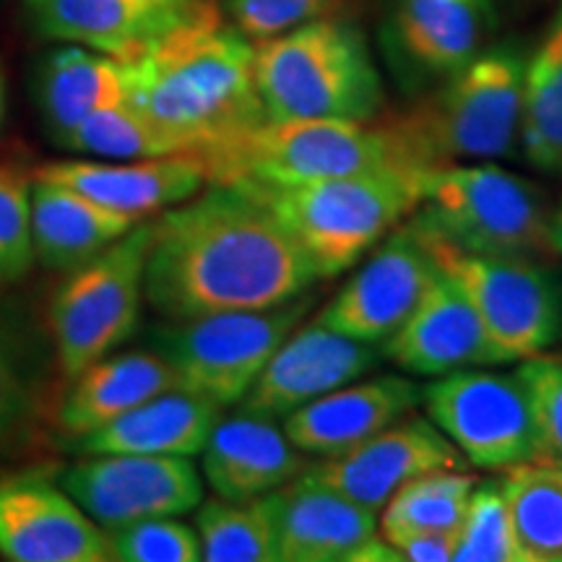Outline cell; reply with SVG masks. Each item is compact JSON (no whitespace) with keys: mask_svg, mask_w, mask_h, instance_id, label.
Masks as SVG:
<instances>
[{"mask_svg":"<svg viewBox=\"0 0 562 562\" xmlns=\"http://www.w3.org/2000/svg\"><path fill=\"white\" fill-rule=\"evenodd\" d=\"M476 482L480 480L467 469H446L404 484L383 505V539L417 531L459 533Z\"/></svg>","mask_w":562,"mask_h":562,"instance_id":"cell-29","label":"cell"},{"mask_svg":"<svg viewBox=\"0 0 562 562\" xmlns=\"http://www.w3.org/2000/svg\"><path fill=\"white\" fill-rule=\"evenodd\" d=\"M422 402V389L409 378L381 375L357 385H341L284 417L286 438L305 456L347 453L398 419L409 417Z\"/></svg>","mask_w":562,"mask_h":562,"instance_id":"cell-20","label":"cell"},{"mask_svg":"<svg viewBox=\"0 0 562 562\" xmlns=\"http://www.w3.org/2000/svg\"><path fill=\"white\" fill-rule=\"evenodd\" d=\"M32 266V172L0 161V284L24 279Z\"/></svg>","mask_w":562,"mask_h":562,"instance_id":"cell-34","label":"cell"},{"mask_svg":"<svg viewBox=\"0 0 562 562\" xmlns=\"http://www.w3.org/2000/svg\"><path fill=\"white\" fill-rule=\"evenodd\" d=\"M37 100L42 121L63 146L89 115L125 100L123 63L81 45L60 47L42 63Z\"/></svg>","mask_w":562,"mask_h":562,"instance_id":"cell-27","label":"cell"},{"mask_svg":"<svg viewBox=\"0 0 562 562\" xmlns=\"http://www.w3.org/2000/svg\"><path fill=\"white\" fill-rule=\"evenodd\" d=\"M550 235H552V248L558 256H562V209L550 220Z\"/></svg>","mask_w":562,"mask_h":562,"instance_id":"cell-40","label":"cell"},{"mask_svg":"<svg viewBox=\"0 0 562 562\" xmlns=\"http://www.w3.org/2000/svg\"><path fill=\"white\" fill-rule=\"evenodd\" d=\"M513 529L529 562H562V482L537 463L503 480Z\"/></svg>","mask_w":562,"mask_h":562,"instance_id":"cell-31","label":"cell"},{"mask_svg":"<svg viewBox=\"0 0 562 562\" xmlns=\"http://www.w3.org/2000/svg\"><path fill=\"white\" fill-rule=\"evenodd\" d=\"M0 558L11 562H108V531L40 469L0 476Z\"/></svg>","mask_w":562,"mask_h":562,"instance_id":"cell-14","label":"cell"},{"mask_svg":"<svg viewBox=\"0 0 562 562\" xmlns=\"http://www.w3.org/2000/svg\"><path fill=\"white\" fill-rule=\"evenodd\" d=\"M110 558L121 562H195L201 542L195 529L175 516L144 518L108 531Z\"/></svg>","mask_w":562,"mask_h":562,"instance_id":"cell-35","label":"cell"},{"mask_svg":"<svg viewBox=\"0 0 562 562\" xmlns=\"http://www.w3.org/2000/svg\"><path fill=\"white\" fill-rule=\"evenodd\" d=\"M305 294L261 311H229L201 318L170 321L149 334V344L170 364L178 389L209 402L240 404L266 362L300 321L311 313Z\"/></svg>","mask_w":562,"mask_h":562,"instance_id":"cell-8","label":"cell"},{"mask_svg":"<svg viewBox=\"0 0 562 562\" xmlns=\"http://www.w3.org/2000/svg\"><path fill=\"white\" fill-rule=\"evenodd\" d=\"M378 357L381 349L375 344L351 339L315 318L281 341L258 381L243 396L240 412L284 419L328 391L362 378Z\"/></svg>","mask_w":562,"mask_h":562,"instance_id":"cell-16","label":"cell"},{"mask_svg":"<svg viewBox=\"0 0 562 562\" xmlns=\"http://www.w3.org/2000/svg\"><path fill=\"white\" fill-rule=\"evenodd\" d=\"M63 149L110 159H149L180 154L172 140L154 128L128 100L89 115L70 133Z\"/></svg>","mask_w":562,"mask_h":562,"instance_id":"cell-32","label":"cell"},{"mask_svg":"<svg viewBox=\"0 0 562 562\" xmlns=\"http://www.w3.org/2000/svg\"><path fill=\"white\" fill-rule=\"evenodd\" d=\"M318 279L284 224L240 186L209 182L151 222L144 292L167 321L261 311Z\"/></svg>","mask_w":562,"mask_h":562,"instance_id":"cell-1","label":"cell"},{"mask_svg":"<svg viewBox=\"0 0 562 562\" xmlns=\"http://www.w3.org/2000/svg\"><path fill=\"white\" fill-rule=\"evenodd\" d=\"M201 560L209 562H279L277 531L263 497L248 503L209 501L195 513Z\"/></svg>","mask_w":562,"mask_h":562,"instance_id":"cell-30","label":"cell"},{"mask_svg":"<svg viewBox=\"0 0 562 562\" xmlns=\"http://www.w3.org/2000/svg\"><path fill=\"white\" fill-rule=\"evenodd\" d=\"M32 409V389L16 360V351L0 334V448L24 438Z\"/></svg>","mask_w":562,"mask_h":562,"instance_id":"cell-38","label":"cell"},{"mask_svg":"<svg viewBox=\"0 0 562 562\" xmlns=\"http://www.w3.org/2000/svg\"><path fill=\"white\" fill-rule=\"evenodd\" d=\"M469 461L432 419L404 417L347 453L305 469L315 482L370 510H381L404 484Z\"/></svg>","mask_w":562,"mask_h":562,"instance_id":"cell-15","label":"cell"},{"mask_svg":"<svg viewBox=\"0 0 562 562\" xmlns=\"http://www.w3.org/2000/svg\"><path fill=\"white\" fill-rule=\"evenodd\" d=\"M136 220L117 214L70 191L60 182L32 175V245L34 263L68 273L136 227Z\"/></svg>","mask_w":562,"mask_h":562,"instance_id":"cell-26","label":"cell"},{"mask_svg":"<svg viewBox=\"0 0 562 562\" xmlns=\"http://www.w3.org/2000/svg\"><path fill=\"white\" fill-rule=\"evenodd\" d=\"M3 117H5V76H3V68H0V125H3Z\"/></svg>","mask_w":562,"mask_h":562,"instance_id":"cell-41","label":"cell"},{"mask_svg":"<svg viewBox=\"0 0 562 562\" xmlns=\"http://www.w3.org/2000/svg\"><path fill=\"white\" fill-rule=\"evenodd\" d=\"M60 484L104 531L144 518H178L203 501L201 474L188 456H81L66 467Z\"/></svg>","mask_w":562,"mask_h":562,"instance_id":"cell-12","label":"cell"},{"mask_svg":"<svg viewBox=\"0 0 562 562\" xmlns=\"http://www.w3.org/2000/svg\"><path fill=\"white\" fill-rule=\"evenodd\" d=\"M414 220L467 252L550 256L544 195L497 165H446L422 175Z\"/></svg>","mask_w":562,"mask_h":562,"instance_id":"cell-7","label":"cell"},{"mask_svg":"<svg viewBox=\"0 0 562 562\" xmlns=\"http://www.w3.org/2000/svg\"><path fill=\"white\" fill-rule=\"evenodd\" d=\"M203 480L216 497L248 503L292 482L311 467L277 427V419H263L240 412L220 419L203 446Z\"/></svg>","mask_w":562,"mask_h":562,"instance_id":"cell-21","label":"cell"},{"mask_svg":"<svg viewBox=\"0 0 562 562\" xmlns=\"http://www.w3.org/2000/svg\"><path fill=\"white\" fill-rule=\"evenodd\" d=\"M383 355L412 375H448L474 364H501L480 315L446 271H438Z\"/></svg>","mask_w":562,"mask_h":562,"instance_id":"cell-19","label":"cell"},{"mask_svg":"<svg viewBox=\"0 0 562 562\" xmlns=\"http://www.w3.org/2000/svg\"><path fill=\"white\" fill-rule=\"evenodd\" d=\"M487 0H396L389 53L412 79H448L480 50Z\"/></svg>","mask_w":562,"mask_h":562,"instance_id":"cell-23","label":"cell"},{"mask_svg":"<svg viewBox=\"0 0 562 562\" xmlns=\"http://www.w3.org/2000/svg\"><path fill=\"white\" fill-rule=\"evenodd\" d=\"M34 178L60 182L100 206L144 222L193 199L209 186L206 165L195 154L97 161L58 159L40 165Z\"/></svg>","mask_w":562,"mask_h":562,"instance_id":"cell-17","label":"cell"},{"mask_svg":"<svg viewBox=\"0 0 562 562\" xmlns=\"http://www.w3.org/2000/svg\"><path fill=\"white\" fill-rule=\"evenodd\" d=\"M209 182L297 186L344 175L412 170L389 125L355 121H269L201 159ZM419 172V170H417Z\"/></svg>","mask_w":562,"mask_h":562,"instance_id":"cell-6","label":"cell"},{"mask_svg":"<svg viewBox=\"0 0 562 562\" xmlns=\"http://www.w3.org/2000/svg\"><path fill=\"white\" fill-rule=\"evenodd\" d=\"M252 81L269 121L370 123L383 108L368 42L334 16L256 42Z\"/></svg>","mask_w":562,"mask_h":562,"instance_id":"cell-4","label":"cell"},{"mask_svg":"<svg viewBox=\"0 0 562 562\" xmlns=\"http://www.w3.org/2000/svg\"><path fill=\"white\" fill-rule=\"evenodd\" d=\"M516 375L521 378L529 396L533 422L547 453L544 461H562V355L542 351L521 360Z\"/></svg>","mask_w":562,"mask_h":562,"instance_id":"cell-37","label":"cell"},{"mask_svg":"<svg viewBox=\"0 0 562 562\" xmlns=\"http://www.w3.org/2000/svg\"><path fill=\"white\" fill-rule=\"evenodd\" d=\"M419 227L435 261L474 305L501 364L542 355L560 339L562 290L542 263L529 256L467 252Z\"/></svg>","mask_w":562,"mask_h":562,"instance_id":"cell-10","label":"cell"},{"mask_svg":"<svg viewBox=\"0 0 562 562\" xmlns=\"http://www.w3.org/2000/svg\"><path fill=\"white\" fill-rule=\"evenodd\" d=\"M151 222H138L121 240L68 271L50 300V331L63 378L70 381L136 334L146 292Z\"/></svg>","mask_w":562,"mask_h":562,"instance_id":"cell-9","label":"cell"},{"mask_svg":"<svg viewBox=\"0 0 562 562\" xmlns=\"http://www.w3.org/2000/svg\"><path fill=\"white\" fill-rule=\"evenodd\" d=\"M526 58L510 45L476 53L440 91L385 121L412 170L508 157L521 136Z\"/></svg>","mask_w":562,"mask_h":562,"instance_id":"cell-3","label":"cell"},{"mask_svg":"<svg viewBox=\"0 0 562 562\" xmlns=\"http://www.w3.org/2000/svg\"><path fill=\"white\" fill-rule=\"evenodd\" d=\"M438 271L425 229L409 216L385 235L370 261L318 313V321L378 347L404 326Z\"/></svg>","mask_w":562,"mask_h":562,"instance_id":"cell-13","label":"cell"},{"mask_svg":"<svg viewBox=\"0 0 562 562\" xmlns=\"http://www.w3.org/2000/svg\"><path fill=\"white\" fill-rule=\"evenodd\" d=\"M422 175L391 167L297 186H235L263 201L307 252L318 277L331 279L351 269L417 211Z\"/></svg>","mask_w":562,"mask_h":562,"instance_id":"cell-5","label":"cell"},{"mask_svg":"<svg viewBox=\"0 0 562 562\" xmlns=\"http://www.w3.org/2000/svg\"><path fill=\"white\" fill-rule=\"evenodd\" d=\"M456 562H529L518 542L503 480L476 482L456 539Z\"/></svg>","mask_w":562,"mask_h":562,"instance_id":"cell-33","label":"cell"},{"mask_svg":"<svg viewBox=\"0 0 562 562\" xmlns=\"http://www.w3.org/2000/svg\"><path fill=\"white\" fill-rule=\"evenodd\" d=\"M195 3V0H193ZM188 5L157 0H26L42 37L81 45L123 60L186 16Z\"/></svg>","mask_w":562,"mask_h":562,"instance_id":"cell-22","label":"cell"},{"mask_svg":"<svg viewBox=\"0 0 562 562\" xmlns=\"http://www.w3.org/2000/svg\"><path fill=\"white\" fill-rule=\"evenodd\" d=\"M279 562H357L378 537L375 510L349 501L302 472L263 495Z\"/></svg>","mask_w":562,"mask_h":562,"instance_id":"cell-18","label":"cell"},{"mask_svg":"<svg viewBox=\"0 0 562 562\" xmlns=\"http://www.w3.org/2000/svg\"><path fill=\"white\" fill-rule=\"evenodd\" d=\"M68 383L58 406V430L66 440L100 430L159 393L178 389L172 368L154 349L108 355Z\"/></svg>","mask_w":562,"mask_h":562,"instance_id":"cell-25","label":"cell"},{"mask_svg":"<svg viewBox=\"0 0 562 562\" xmlns=\"http://www.w3.org/2000/svg\"><path fill=\"white\" fill-rule=\"evenodd\" d=\"M157 3H170V5H188V3H193V0H157Z\"/></svg>","mask_w":562,"mask_h":562,"instance_id":"cell-42","label":"cell"},{"mask_svg":"<svg viewBox=\"0 0 562 562\" xmlns=\"http://www.w3.org/2000/svg\"><path fill=\"white\" fill-rule=\"evenodd\" d=\"M222 419V406L199 393L170 389L149 398L100 430L63 440L76 456L149 453V456H199L211 430Z\"/></svg>","mask_w":562,"mask_h":562,"instance_id":"cell-24","label":"cell"},{"mask_svg":"<svg viewBox=\"0 0 562 562\" xmlns=\"http://www.w3.org/2000/svg\"><path fill=\"white\" fill-rule=\"evenodd\" d=\"M456 539H459V533L417 531L385 539V542L406 562H451L456 554Z\"/></svg>","mask_w":562,"mask_h":562,"instance_id":"cell-39","label":"cell"},{"mask_svg":"<svg viewBox=\"0 0 562 562\" xmlns=\"http://www.w3.org/2000/svg\"><path fill=\"white\" fill-rule=\"evenodd\" d=\"M427 414L472 467L510 469L547 459L516 372L456 370L422 391Z\"/></svg>","mask_w":562,"mask_h":562,"instance_id":"cell-11","label":"cell"},{"mask_svg":"<svg viewBox=\"0 0 562 562\" xmlns=\"http://www.w3.org/2000/svg\"><path fill=\"white\" fill-rule=\"evenodd\" d=\"M125 100L180 154L206 159L266 121L252 81V42L209 0L123 58Z\"/></svg>","mask_w":562,"mask_h":562,"instance_id":"cell-2","label":"cell"},{"mask_svg":"<svg viewBox=\"0 0 562 562\" xmlns=\"http://www.w3.org/2000/svg\"><path fill=\"white\" fill-rule=\"evenodd\" d=\"M341 0H224V16L245 40L266 42L300 30L318 19H331Z\"/></svg>","mask_w":562,"mask_h":562,"instance_id":"cell-36","label":"cell"},{"mask_svg":"<svg viewBox=\"0 0 562 562\" xmlns=\"http://www.w3.org/2000/svg\"><path fill=\"white\" fill-rule=\"evenodd\" d=\"M518 140L537 170L562 175V5L539 50L526 60Z\"/></svg>","mask_w":562,"mask_h":562,"instance_id":"cell-28","label":"cell"}]
</instances>
